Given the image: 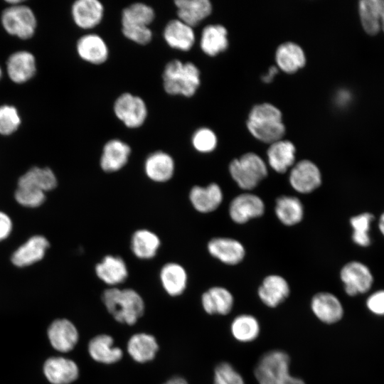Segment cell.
Here are the masks:
<instances>
[{
	"label": "cell",
	"mask_w": 384,
	"mask_h": 384,
	"mask_svg": "<svg viewBox=\"0 0 384 384\" xmlns=\"http://www.w3.org/2000/svg\"><path fill=\"white\" fill-rule=\"evenodd\" d=\"M213 384H245V382L233 366L228 362H221L214 369Z\"/></svg>",
	"instance_id": "60d3db41"
},
{
	"label": "cell",
	"mask_w": 384,
	"mask_h": 384,
	"mask_svg": "<svg viewBox=\"0 0 384 384\" xmlns=\"http://www.w3.org/2000/svg\"><path fill=\"white\" fill-rule=\"evenodd\" d=\"M217 143L215 134L206 127L197 129L191 138V144L194 149L203 154L212 152L216 148Z\"/></svg>",
	"instance_id": "ab89813d"
},
{
	"label": "cell",
	"mask_w": 384,
	"mask_h": 384,
	"mask_svg": "<svg viewBox=\"0 0 384 384\" xmlns=\"http://www.w3.org/2000/svg\"><path fill=\"white\" fill-rule=\"evenodd\" d=\"M144 171L150 181L155 183H166L174 175L175 161L169 154L163 151H156L146 158Z\"/></svg>",
	"instance_id": "2e32d148"
},
{
	"label": "cell",
	"mask_w": 384,
	"mask_h": 384,
	"mask_svg": "<svg viewBox=\"0 0 384 384\" xmlns=\"http://www.w3.org/2000/svg\"><path fill=\"white\" fill-rule=\"evenodd\" d=\"M1 21L9 34L23 40L33 36L37 24L33 11L28 6L21 4L10 5L4 9Z\"/></svg>",
	"instance_id": "8992f818"
},
{
	"label": "cell",
	"mask_w": 384,
	"mask_h": 384,
	"mask_svg": "<svg viewBox=\"0 0 384 384\" xmlns=\"http://www.w3.org/2000/svg\"><path fill=\"white\" fill-rule=\"evenodd\" d=\"M188 198L196 211L209 213L220 206L223 193L218 183H210L206 186H193L189 191Z\"/></svg>",
	"instance_id": "4fadbf2b"
},
{
	"label": "cell",
	"mask_w": 384,
	"mask_h": 384,
	"mask_svg": "<svg viewBox=\"0 0 384 384\" xmlns=\"http://www.w3.org/2000/svg\"><path fill=\"white\" fill-rule=\"evenodd\" d=\"M368 309L377 315H384V290L380 289L371 294L366 300Z\"/></svg>",
	"instance_id": "f6af8a7d"
},
{
	"label": "cell",
	"mask_w": 384,
	"mask_h": 384,
	"mask_svg": "<svg viewBox=\"0 0 384 384\" xmlns=\"http://www.w3.org/2000/svg\"><path fill=\"white\" fill-rule=\"evenodd\" d=\"M230 330L233 337L241 343L254 341L260 333V325L257 319L249 314H241L232 321Z\"/></svg>",
	"instance_id": "e575fe53"
},
{
	"label": "cell",
	"mask_w": 384,
	"mask_h": 384,
	"mask_svg": "<svg viewBox=\"0 0 384 384\" xmlns=\"http://www.w3.org/2000/svg\"><path fill=\"white\" fill-rule=\"evenodd\" d=\"M290 357L282 350L265 353L258 360L254 375L259 384H306L289 372Z\"/></svg>",
	"instance_id": "277c9868"
},
{
	"label": "cell",
	"mask_w": 384,
	"mask_h": 384,
	"mask_svg": "<svg viewBox=\"0 0 384 384\" xmlns=\"http://www.w3.org/2000/svg\"><path fill=\"white\" fill-rule=\"evenodd\" d=\"M289 182L297 192L310 193L317 189L322 183V176L319 167L309 159L296 162L290 169Z\"/></svg>",
	"instance_id": "9c48e42d"
},
{
	"label": "cell",
	"mask_w": 384,
	"mask_h": 384,
	"mask_svg": "<svg viewBox=\"0 0 384 384\" xmlns=\"http://www.w3.org/2000/svg\"><path fill=\"white\" fill-rule=\"evenodd\" d=\"M201 304L208 314L227 315L233 308L234 297L228 289L215 286L202 294Z\"/></svg>",
	"instance_id": "d4e9b609"
},
{
	"label": "cell",
	"mask_w": 384,
	"mask_h": 384,
	"mask_svg": "<svg viewBox=\"0 0 384 384\" xmlns=\"http://www.w3.org/2000/svg\"><path fill=\"white\" fill-rule=\"evenodd\" d=\"M164 384H188V383L182 377L174 376V377L170 378L169 380H168Z\"/></svg>",
	"instance_id": "c3c4849f"
},
{
	"label": "cell",
	"mask_w": 384,
	"mask_h": 384,
	"mask_svg": "<svg viewBox=\"0 0 384 384\" xmlns=\"http://www.w3.org/2000/svg\"><path fill=\"white\" fill-rule=\"evenodd\" d=\"M163 37L169 47L181 51L191 50L196 41L193 27L178 18L167 23L163 31Z\"/></svg>",
	"instance_id": "ffe728a7"
},
{
	"label": "cell",
	"mask_w": 384,
	"mask_h": 384,
	"mask_svg": "<svg viewBox=\"0 0 384 384\" xmlns=\"http://www.w3.org/2000/svg\"><path fill=\"white\" fill-rule=\"evenodd\" d=\"M97 277L111 287L123 283L128 277L126 262L119 255H107L95 267Z\"/></svg>",
	"instance_id": "e0dca14e"
},
{
	"label": "cell",
	"mask_w": 384,
	"mask_h": 384,
	"mask_svg": "<svg viewBox=\"0 0 384 384\" xmlns=\"http://www.w3.org/2000/svg\"><path fill=\"white\" fill-rule=\"evenodd\" d=\"M380 1V27L384 32V0Z\"/></svg>",
	"instance_id": "f907efd6"
},
{
	"label": "cell",
	"mask_w": 384,
	"mask_h": 384,
	"mask_svg": "<svg viewBox=\"0 0 384 384\" xmlns=\"http://www.w3.org/2000/svg\"><path fill=\"white\" fill-rule=\"evenodd\" d=\"M265 210L263 200L259 196L249 191L233 198L228 208L230 218L238 224H244L251 219L261 217Z\"/></svg>",
	"instance_id": "30bf717a"
},
{
	"label": "cell",
	"mask_w": 384,
	"mask_h": 384,
	"mask_svg": "<svg viewBox=\"0 0 384 384\" xmlns=\"http://www.w3.org/2000/svg\"><path fill=\"white\" fill-rule=\"evenodd\" d=\"M102 300L108 312L118 322L134 324L143 315L144 302L141 295L130 288L116 287L106 289Z\"/></svg>",
	"instance_id": "6da1fadb"
},
{
	"label": "cell",
	"mask_w": 384,
	"mask_h": 384,
	"mask_svg": "<svg viewBox=\"0 0 384 384\" xmlns=\"http://www.w3.org/2000/svg\"><path fill=\"white\" fill-rule=\"evenodd\" d=\"M314 315L321 322L332 324L340 321L343 315V308L339 299L328 292L315 294L310 302Z\"/></svg>",
	"instance_id": "8fae6325"
},
{
	"label": "cell",
	"mask_w": 384,
	"mask_h": 384,
	"mask_svg": "<svg viewBox=\"0 0 384 384\" xmlns=\"http://www.w3.org/2000/svg\"><path fill=\"white\" fill-rule=\"evenodd\" d=\"M1 75H2V70H1V67H0V79H1Z\"/></svg>",
	"instance_id": "816d5d0a"
},
{
	"label": "cell",
	"mask_w": 384,
	"mask_h": 384,
	"mask_svg": "<svg viewBox=\"0 0 384 384\" xmlns=\"http://www.w3.org/2000/svg\"><path fill=\"white\" fill-rule=\"evenodd\" d=\"M7 74L15 83H23L36 73V65L34 55L26 50L12 53L6 61Z\"/></svg>",
	"instance_id": "603a6c76"
},
{
	"label": "cell",
	"mask_w": 384,
	"mask_h": 384,
	"mask_svg": "<svg viewBox=\"0 0 384 384\" xmlns=\"http://www.w3.org/2000/svg\"><path fill=\"white\" fill-rule=\"evenodd\" d=\"M247 127L255 138L265 143L272 144L280 140L285 133L282 112L277 107L267 102L252 108Z\"/></svg>",
	"instance_id": "7a4b0ae2"
},
{
	"label": "cell",
	"mask_w": 384,
	"mask_h": 384,
	"mask_svg": "<svg viewBox=\"0 0 384 384\" xmlns=\"http://www.w3.org/2000/svg\"><path fill=\"white\" fill-rule=\"evenodd\" d=\"M159 279L165 292L171 297L182 294L187 287V272L178 262L165 263L160 270Z\"/></svg>",
	"instance_id": "484cf974"
},
{
	"label": "cell",
	"mask_w": 384,
	"mask_h": 384,
	"mask_svg": "<svg viewBox=\"0 0 384 384\" xmlns=\"http://www.w3.org/2000/svg\"><path fill=\"white\" fill-rule=\"evenodd\" d=\"M113 110L117 119L130 129L142 126L148 114L144 100L130 92L122 93L116 99Z\"/></svg>",
	"instance_id": "52a82bcc"
},
{
	"label": "cell",
	"mask_w": 384,
	"mask_h": 384,
	"mask_svg": "<svg viewBox=\"0 0 384 384\" xmlns=\"http://www.w3.org/2000/svg\"><path fill=\"white\" fill-rule=\"evenodd\" d=\"M152 7L144 3H134L123 9L121 15L122 26H149L154 20Z\"/></svg>",
	"instance_id": "74e56055"
},
{
	"label": "cell",
	"mask_w": 384,
	"mask_h": 384,
	"mask_svg": "<svg viewBox=\"0 0 384 384\" xmlns=\"http://www.w3.org/2000/svg\"><path fill=\"white\" fill-rule=\"evenodd\" d=\"M122 32L127 39L139 45L148 44L153 37L149 26H123Z\"/></svg>",
	"instance_id": "ee69618b"
},
{
	"label": "cell",
	"mask_w": 384,
	"mask_h": 384,
	"mask_svg": "<svg viewBox=\"0 0 384 384\" xmlns=\"http://www.w3.org/2000/svg\"><path fill=\"white\" fill-rule=\"evenodd\" d=\"M104 12V6L98 0H77L71 7L74 23L82 29H92L98 26Z\"/></svg>",
	"instance_id": "ac0fdd59"
},
{
	"label": "cell",
	"mask_w": 384,
	"mask_h": 384,
	"mask_svg": "<svg viewBox=\"0 0 384 384\" xmlns=\"http://www.w3.org/2000/svg\"><path fill=\"white\" fill-rule=\"evenodd\" d=\"M20 124L21 117L15 107L9 105L0 106V134H11Z\"/></svg>",
	"instance_id": "b9f144b4"
},
{
	"label": "cell",
	"mask_w": 384,
	"mask_h": 384,
	"mask_svg": "<svg viewBox=\"0 0 384 384\" xmlns=\"http://www.w3.org/2000/svg\"><path fill=\"white\" fill-rule=\"evenodd\" d=\"M275 60L279 69L292 74L304 66L306 56L298 44L286 42L278 46L275 53Z\"/></svg>",
	"instance_id": "4dcf8cb0"
},
{
	"label": "cell",
	"mask_w": 384,
	"mask_h": 384,
	"mask_svg": "<svg viewBox=\"0 0 384 384\" xmlns=\"http://www.w3.org/2000/svg\"><path fill=\"white\" fill-rule=\"evenodd\" d=\"M207 250L212 257L228 265L239 264L245 256L243 245L230 238L216 237L210 239L207 244Z\"/></svg>",
	"instance_id": "7c38bea8"
},
{
	"label": "cell",
	"mask_w": 384,
	"mask_h": 384,
	"mask_svg": "<svg viewBox=\"0 0 384 384\" xmlns=\"http://www.w3.org/2000/svg\"><path fill=\"white\" fill-rule=\"evenodd\" d=\"M161 239L154 232L141 228L136 230L130 239V249L139 260H151L156 255L161 247Z\"/></svg>",
	"instance_id": "4316f807"
},
{
	"label": "cell",
	"mask_w": 384,
	"mask_h": 384,
	"mask_svg": "<svg viewBox=\"0 0 384 384\" xmlns=\"http://www.w3.org/2000/svg\"><path fill=\"white\" fill-rule=\"evenodd\" d=\"M274 213L280 223L287 226H292L302 220L304 209L297 197L283 195L275 201Z\"/></svg>",
	"instance_id": "1f68e13d"
},
{
	"label": "cell",
	"mask_w": 384,
	"mask_h": 384,
	"mask_svg": "<svg viewBox=\"0 0 384 384\" xmlns=\"http://www.w3.org/2000/svg\"><path fill=\"white\" fill-rule=\"evenodd\" d=\"M358 10L364 31L369 35H376L381 29L379 0L361 1Z\"/></svg>",
	"instance_id": "f35d334b"
},
{
	"label": "cell",
	"mask_w": 384,
	"mask_h": 384,
	"mask_svg": "<svg viewBox=\"0 0 384 384\" xmlns=\"http://www.w3.org/2000/svg\"><path fill=\"white\" fill-rule=\"evenodd\" d=\"M378 228L380 234L384 237V211L380 214L378 220Z\"/></svg>",
	"instance_id": "681fc988"
},
{
	"label": "cell",
	"mask_w": 384,
	"mask_h": 384,
	"mask_svg": "<svg viewBox=\"0 0 384 384\" xmlns=\"http://www.w3.org/2000/svg\"><path fill=\"white\" fill-rule=\"evenodd\" d=\"M49 247L48 240L41 235L29 238L12 255L11 261L17 267H26L41 260Z\"/></svg>",
	"instance_id": "83f0119b"
},
{
	"label": "cell",
	"mask_w": 384,
	"mask_h": 384,
	"mask_svg": "<svg viewBox=\"0 0 384 384\" xmlns=\"http://www.w3.org/2000/svg\"><path fill=\"white\" fill-rule=\"evenodd\" d=\"M296 148L289 140L280 139L270 144L267 157L269 166L277 173L284 174L295 164Z\"/></svg>",
	"instance_id": "cb8c5ba5"
},
{
	"label": "cell",
	"mask_w": 384,
	"mask_h": 384,
	"mask_svg": "<svg viewBox=\"0 0 384 384\" xmlns=\"http://www.w3.org/2000/svg\"><path fill=\"white\" fill-rule=\"evenodd\" d=\"M131 147L124 142L113 139L103 146L100 159L101 169L106 173H114L123 169L131 155Z\"/></svg>",
	"instance_id": "9a60e30c"
},
{
	"label": "cell",
	"mask_w": 384,
	"mask_h": 384,
	"mask_svg": "<svg viewBox=\"0 0 384 384\" xmlns=\"http://www.w3.org/2000/svg\"><path fill=\"white\" fill-rule=\"evenodd\" d=\"M15 198L21 206L36 208L45 201V192L27 186H18L15 192Z\"/></svg>",
	"instance_id": "7bdbcfd3"
},
{
	"label": "cell",
	"mask_w": 384,
	"mask_h": 384,
	"mask_svg": "<svg viewBox=\"0 0 384 384\" xmlns=\"http://www.w3.org/2000/svg\"><path fill=\"white\" fill-rule=\"evenodd\" d=\"M200 46L203 52L209 56H215L225 50L228 46L226 28L219 24L204 27L201 33Z\"/></svg>",
	"instance_id": "d6a6232c"
},
{
	"label": "cell",
	"mask_w": 384,
	"mask_h": 384,
	"mask_svg": "<svg viewBox=\"0 0 384 384\" xmlns=\"http://www.w3.org/2000/svg\"><path fill=\"white\" fill-rule=\"evenodd\" d=\"M340 279L345 292L351 297L368 292L373 284V275L369 267L358 260L346 262L340 270Z\"/></svg>",
	"instance_id": "ba28073f"
},
{
	"label": "cell",
	"mask_w": 384,
	"mask_h": 384,
	"mask_svg": "<svg viewBox=\"0 0 384 384\" xmlns=\"http://www.w3.org/2000/svg\"><path fill=\"white\" fill-rule=\"evenodd\" d=\"M278 73V69L276 67H270L265 75H264L262 78V80L266 82L269 83L270 82L276 75V74Z\"/></svg>",
	"instance_id": "7dc6e473"
},
{
	"label": "cell",
	"mask_w": 384,
	"mask_h": 384,
	"mask_svg": "<svg viewBox=\"0 0 384 384\" xmlns=\"http://www.w3.org/2000/svg\"><path fill=\"white\" fill-rule=\"evenodd\" d=\"M163 87L170 95L192 97L201 84L200 71L191 62L175 59L169 62L162 73Z\"/></svg>",
	"instance_id": "3957f363"
},
{
	"label": "cell",
	"mask_w": 384,
	"mask_h": 384,
	"mask_svg": "<svg viewBox=\"0 0 384 384\" xmlns=\"http://www.w3.org/2000/svg\"><path fill=\"white\" fill-rule=\"evenodd\" d=\"M178 18L191 27L197 26L212 11L208 0H176Z\"/></svg>",
	"instance_id": "f1b7e54d"
},
{
	"label": "cell",
	"mask_w": 384,
	"mask_h": 384,
	"mask_svg": "<svg viewBox=\"0 0 384 384\" xmlns=\"http://www.w3.org/2000/svg\"><path fill=\"white\" fill-rule=\"evenodd\" d=\"M375 216L370 212H363L352 216L349 220L352 228L351 239L358 246L367 247L372 243L370 235Z\"/></svg>",
	"instance_id": "8d00e7d4"
},
{
	"label": "cell",
	"mask_w": 384,
	"mask_h": 384,
	"mask_svg": "<svg viewBox=\"0 0 384 384\" xmlns=\"http://www.w3.org/2000/svg\"><path fill=\"white\" fill-rule=\"evenodd\" d=\"M48 336L53 347L60 352L71 351L78 341L76 327L65 319L55 320L48 329Z\"/></svg>",
	"instance_id": "44dd1931"
},
{
	"label": "cell",
	"mask_w": 384,
	"mask_h": 384,
	"mask_svg": "<svg viewBox=\"0 0 384 384\" xmlns=\"http://www.w3.org/2000/svg\"><path fill=\"white\" fill-rule=\"evenodd\" d=\"M229 173L241 189L250 191L256 188L267 174L265 161L257 154L248 152L231 161Z\"/></svg>",
	"instance_id": "5b68a950"
},
{
	"label": "cell",
	"mask_w": 384,
	"mask_h": 384,
	"mask_svg": "<svg viewBox=\"0 0 384 384\" xmlns=\"http://www.w3.org/2000/svg\"><path fill=\"white\" fill-rule=\"evenodd\" d=\"M290 287L287 279L279 274L265 277L257 289L260 301L267 306L275 308L289 296Z\"/></svg>",
	"instance_id": "5bb4252c"
},
{
	"label": "cell",
	"mask_w": 384,
	"mask_h": 384,
	"mask_svg": "<svg viewBox=\"0 0 384 384\" xmlns=\"http://www.w3.org/2000/svg\"><path fill=\"white\" fill-rule=\"evenodd\" d=\"M159 345L152 335L139 333L132 336L127 343L129 356L138 363H145L154 358Z\"/></svg>",
	"instance_id": "836d02e7"
},
{
	"label": "cell",
	"mask_w": 384,
	"mask_h": 384,
	"mask_svg": "<svg viewBox=\"0 0 384 384\" xmlns=\"http://www.w3.org/2000/svg\"><path fill=\"white\" fill-rule=\"evenodd\" d=\"M12 222L4 212L0 211V240L6 239L11 233Z\"/></svg>",
	"instance_id": "bcb514c9"
},
{
	"label": "cell",
	"mask_w": 384,
	"mask_h": 384,
	"mask_svg": "<svg viewBox=\"0 0 384 384\" xmlns=\"http://www.w3.org/2000/svg\"><path fill=\"white\" fill-rule=\"evenodd\" d=\"M112 336L100 334L93 337L88 343V352L97 362L111 364L119 361L123 356L122 349L113 345Z\"/></svg>",
	"instance_id": "f546056e"
},
{
	"label": "cell",
	"mask_w": 384,
	"mask_h": 384,
	"mask_svg": "<svg viewBox=\"0 0 384 384\" xmlns=\"http://www.w3.org/2000/svg\"><path fill=\"white\" fill-rule=\"evenodd\" d=\"M57 186V178L48 168L33 167L20 177L18 186H27L43 192L50 191Z\"/></svg>",
	"instance_id": "d590c367"
},
{
	"label": "cell",
	"mask_w": 384,
	"mask_h": 384,
	"mask_svg": "<svg viewBox=\"0 0 384 384\" xmlns=\"http://www.w3.org/2000/svg\"><path fill=\"white\" fill-rule=\"evenodd\" d=\"M79 57L94 65L104 63L109 57V48L105 40L96 33H88L80 37L76 44Z\"/></svg>",
	"instance_id": "d6986e66"
},
{
	"label": "cell",
	"mask_w": 384,
	"mask_h": 384,
	"mask_svg": "<svg viewBox=\"0 0 384 384\" xmlns=\"http://www.w3.org/2000/svg\"><path fill=\"white\" fill-rule=\"evenodd\" d=\"M46 377L53 384H70L79 376L77 364L63 357L49 358L44 363Z\"/></svg>",
	"instance_id": "7402d4cb"
}]
</instances>
